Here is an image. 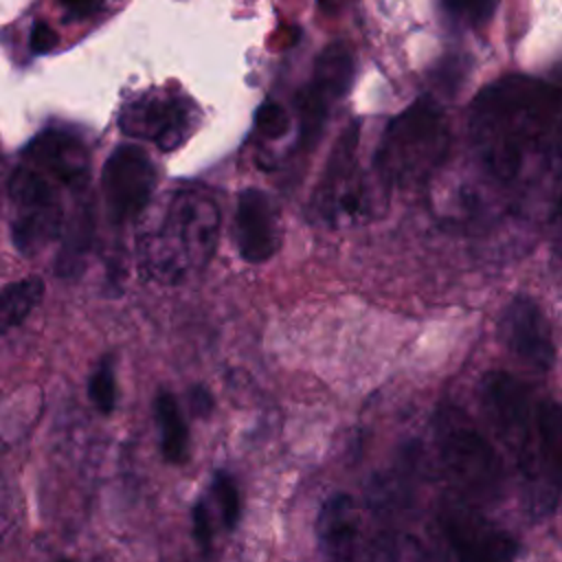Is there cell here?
I'll use <instances>...</instances> for the list:
<instances>
[{
	"label": "cell",
	"instance_id": "6da1fadb",
	"mask_svg": "<svg viewBox=\"0 0 562 562\" xmlns=\"http://www.w3.org/2000/svg\"><path fill=\"white\" fill-rule=\"evenodd\" d=\"M562 119L558 83L507 75L485 86L470 105V140L487 169L501 182H512L529 154L547 145Z\"/></svg>",
	"mask_w": 562,
	"mask_h": 562
},
{
	"label": "cell",
	"instance_id": "7a4b0ae2",
	"mask_svg": "<svg viewBox=\"0 0 562 562\" xmlns=\"http://www.w3.org/2000/svg\"><path fill=\"white\" fill-rule=\"evenodd\" d=\"M220 206L200 187L169 193L160 213L138 233V266L158 283H184L211 261L220 237Z\"/></svg>",
	"mask_w": 562,
	"mask_h": 562
},
{
	"label": "cell",
	"instance_id": "3957f363",
	"mask_svg": "<svg viewBox=\"0 0 562 562\" xmlns=\"http://www.w3.org/2000/svg\"><path fill=\"white\" fill-rule=\"evenodd\" d=\"M450 147V130L441 108L422 97L386 125L375 151L378 176L386 184H424L443 162Z\"/></svg>",
	"mask_w": 562,
	"mask_h": 562
},
{
	"label": "cell",
	"instance_id": "277c9868",
	"mask_svg": "<svg viewBox=\"0 0 562 562\" xmlns=\"http://www.w3.org/2000/svg\"><path fill=\"white\" fill-rule=\"evenodd\" d=\"M483 400L503 443L514 454L516 465L527 481L531 509L536 514L549 512L555 505L558 487L544 474L538 457V400L518 378L505 371H492L485 375Z\"/></svg>",
	"mask_w": 562,
	"mask_h": 562
},
{
	"label": "cell",
	"instance_id": "5b68a950",
	"mask_svg": "<svg viewBox=\"0 0 562 562\" xmlns=\"http://www.w3.org/2000/svg\"><path fill=\"white\" fill-rule=\"evenodd\" d=\"M439 459L450 481L470 498L492 501L503 490V461L483 432L459 411L437 422Z\"/></svg>",
	"mask_w": 562,
	"mask_h": 562
},
{
	"label": "cell",
	"instance_id": "8992f818",
	"mask_svg": "<svg viewBox=\"0 0 562 562\" xmlns=\"http://www.w3.org/2000/svg\"><path fill=\"white\" fill-rule=\"evenodd\" d=\"M59 182L22 162L9 178L11 239L20 255L35 257L61 237L66 213Z\"/></svg>",
	"mask_w": 562,
	"mask_h": 562
},
{
	"label": "cell",
	"instance_id": "52a82bcc",
	"mask_svg": "<svg viewBox=\"0 0 562 562\" xmlns=\"http://www.w3.org/2000/svg\"><path fill=\"white\" fill-rule=\"evenodd\" d=\"M360 123L351 121L334 143L321 182L314 189L312 213L325 224L360 217L369 209V193L358 173Z\"/></svg>",
	"mask_w": 562,
	"mask_h": 562
},
{
	"label": "cell",
	"instance_id": "ba28073f",
	"mask_svg": "<svg viewBox=\"0 0 562 562\" xmlns=\"http://www.w3.org/2000/svg\"><path fill=\"white\" fill-rule=\"evenodd\" d=\"M103 200L114 224L136 220L149 204L156 189V167L149 154L134 145H119L103 165Z\"/></svg>",
	"mask_w": 562,
	"mask_h": 562
},
{
	"label": "cell",
	"instance_id": "9c48e42d",
	"mask_svg": "<svg viewBox=\"0 0 562 562\" xmlns=\"http://www.w3.org/2000/svg\"><path fill=\"white\" fill-rule=\"evenodd\" d=\"M439 527L448 544L463 560L498 562L512 560L518 553V542L463 498L443 501Z\"/></svg>",
	"mask_w": 562,
	"mask_h": 562
},
{
	"label": "cell",
	"instance_id": "30bf717a",
	"mask_svg": "<svg viewBox=\"0 0 562 562\" xmlns=\"http://www.w3.org/2000/svg\"><path fill=\"white\" fill-rule=\"evenodd\" d=\"M119 127L132 138L151 140L162 151H173L193 130L191 103L176 94H143L121 110Z\"/></svg>",
	"mask_w": 562,
	"mask_h": 562
},
{
	"label": "cell",
	"instance_id": "8fae6325",
	"mask_svg": "<svg viewBox=\"0 0 562 562\" xmlns=\"http://www.w3.org/2000/svg\"><path fill=\"white\" fill-rule=\"evenodd\" d=\"M501 340L527 369L547 373L555 362L551 325L540 305L529 296H514L501 316Z\"/></svg>",
	"mask_w": 562,
	"mask_h": 562
},
{
	"label": "cell",
	"instance_id": "7c38bea8",
	"mask_svg": "<svg viewBox=\"0 0 562 562\" xmlns=\"http://www.w3.org/2000/svg\"><path fill=\"white\" fill-rule=\"evenodd\" d=\"M22 162L77 193H83L90 178V149L86 140L61 127H48L33 136L22 149Z\"/></svg>",
	"mask_w": 562,
	"mask_h": 562
},
{
	"label": "cell",
	"instance_id": "4fadbf2b",
	"mask_svg": "<svg viewBox=\"0 0 562 562\" xmlns=\"http://www.w3.org/2000/svg\"><path fill=\"white\" fill-rule=\"evenodd\" d=\"M235 241L244 261L263 263L281 244V224L272 200L261 189H244L235 211Z\"/></svg>",
	"mask_w": 562,
	"mask_h": 562
},
{
	"label": "cell",
	"instance_id": "5bb4252c",
	"mask_svg": "<svg viewBox=\"0 0 562 562\" xmlns=\"http://www.w3.org/2000/svg\"><path fill=\"white\" fill-rule=\"evenodd\" d=\"M360 536V514L349 494L329 496L316 520L321 551L329 558H351Z\"/></svg>",
	"mask_w": 562,
	"mask_h": 562
},
{
	"label": "cell",
	"instance_id": "9a60e30c",
	"mask_svg": "<svg viewBox=\"0 0 562 562\" xmlns=\"http://www.w3.org/2000/svg\"><path fill=\"white\" fill-rule=\"evenodd\" d=\"M353 81V57L351 50L336 42L329 44L314 64V77L310 88L325 99L329 105L347 94Z\"/></svg>",
	"mask_w": 562,
	"mask_h": 562
},
{
	"label": "cell",
	"instance_id": "2e32d148",
	"mask_svg": "<svg viewBox=\"0 0 562 562\" xmlns=\"http://www.w3.org/2000/svg\"><path fill=\"white\" fill-rule=\"evenodd\" d=\"M64 244L57 257V272L61 277H75L86 261V255L94 235V213L90 200H79L70 213L68 226L64 224Z\"/></svg>",
	"mask_w": 562,
	"mask_h": 562
},
{
	"label": "cell",
	"instance_id": "e0dca14e",
	"mask_svg": "<svg viewBox=\"0 0 562 562\" xmlns=\"http://www.w3.org/2000/svg\"><path fill=\"white\" fill-rule=\"evenodd\" d=\"M536 435H538V457L549 481L562 487V406L542 400L536 413Z\"/></svg>",
	"mask_w": 562,
	"mask_h": 562
},
{
	"label": "cell",
	"instance_id": "ac0fdd59",
	"mask_svg": "<svg viewBox=\"0 0 562 562\" xmlns=\"http://www.w3.org/2000/svg\"><path fill=\"white\" fill-rule=\"evenodd\" d=\"M154 413L160 430V450L169 463L189 459V426L178 400L169 391H160L154 402Z\"/></svg>",
	"mask_w": 562,
	"mask_h": 562
},
{
	"label": "cell",
	"instance_id": "d6986e66",
	"mask_svg": "<svg viewBox=\"0 0 562 562\" xmlns=\"http://www.w3.org/2000/svg\"><path fill=\"white\" fill-rule=\"evenodd\" d=\"M44 296V281L29 274L0 290V336L18 327Z\"/></svg>",
	"mask_w": 562,
	"mask_h": 562
},
{
	"label": "cell",
	"instance_id": "ffe728a7",
	"mask_svg": "<svg viewBox=\"0 0 562 562\" xmlns=\"http://www.w3.org/2000/svg\"><path fill=\"white\" fill-rule=\"evenodd\" d=\"M90 402L99 413H112L116 406V375L112 358H103L88 380Z\"/></svg>",
	"mask_w": 562,
	"mask_h": 562
},
{
	"label": "cell",
	"instance_id": "44dd1931",
	"mask_svg": "<svg viewBox=\"0 0 562 562\" xmlns=\"http://www.w3.org/2000/svg\"><path fill=\"white\" fill-rule=\"evenodd\" d=\"M211 492H213V501H215L222 525L226 529H235L241 516V498L235 481L226 472H217L213 479Z\"/></svg>",
	"mask_w": 562,
	"mask_h": 562
},
{
	"label": "cell",
	"instance_id": "7402d4cb",
	"mask_svg": "<svg viewBox=\"0 0 562 562\" xmlns=\"http://www.w3.org/2000/svg\"><path fill=\"white\" fill-rule=\"evenodd\" d=\"M443 7L452 18L470 26H483L494 15L498 0H443Z\"/></svg>",
	"mask_w": 562,
	"mask_h": 562
},
{
	"label": "cell",
	"instance_id": "603a6c76",
	"mask_svg": "<svg viewBox=\"0 0 562 562\" xmlns=\"http://www.w3.org/2000/svg\"><path fill=\"white\" fill-rule=\"evenodd\" d=\"M255 127L266 138H281L290 130V116L277 101H263L255 112Z\"/></svg>",
	"mask_w": 562,
	"mask_h": 562
},
{
	"label": "cell",
	"instance_id": "cb8c5ba5",
	"mask_svg": "<svg viewBox=\"0 0 562 562\" xmlns=\"http://www.w3.org/2000/svg\"><path fill=\"white\" fill-rule=\"evenodd\" d=\"M193 536L200 547L209 549L213 540V520L206 501H198L193 507Z\"/></svg>",
	"mask_w": 562,
	"mask_h": 562
},
{
	"label": "cell",
	"instance_id": "d4e9b609",
	"mask_svg": "<svg viewBox=\"0 0 562 562\" xmlns=\"http://www.w3.org/2000/svg\"><path fill=\"white\" fill-rule=\"evenodd\" d=\"M57 33L46 22H37L31 31V50L35 55H44L57 46Z\"/></svg>",
	"mask_w": 562,
	"mask_h": 562
},
{
	"label": "cell",
	"instance_id": "484cf974",
	"mask_svg": "<svg viewBox=\"0 0 562 562\" xmlns=\"http://www.w3.org/2000/svg\"><path fill=\"white\" fill-rule=\"evenodd\" d=\"M70 20H83L105 4V0H59Z\"/></svg>",
	"mask_w": 562,
	"mask_h": 562
},
{
	"label": "cell",
	"instance_id": "4316f807",
	"mask_svg": "<svg viewBox=\"0 0 562 562\" xmlns=\"http://www.w3.org/2000/svg\"><path fill=\"white\" fill-rule=\"evenodd\" d=\"M189 404H191V411L198 417H206L211 413V408H213V397H211V393L204 386H193L189 391Z\"/></svg>",
	"mask_w": 562,
	"mask_h": 562
},
{
	"label": "cell",
	"instance_id": "83f0119b",
	"mask_svg": "<svg viewBox=\"0 0 562 562\" xmlns=\"http://www.w3.org/2000/svg\"><path fill=\"white\" fill-rule=\"evenodd\" d=\"M551 244L558 255H562V193L551 213Z\"/></svg>",
	"mask_w": 562,
	"mask_h": 562
},
{
	"label": "cell",
	"instance_id": "f1b7e54d",
	"mask_svg": "<svg viewBox=\"0 0 562 562\" xmlns=\"http://www.w3.org/2000/svg\"><path fill=\"white\" fill-rule=\"evenodd\" d=\"M325 4H334V2H338V0H323Z\"/></svg>",
	"mask_w": 562,
	"mask_h": 562
}]
</instances>
